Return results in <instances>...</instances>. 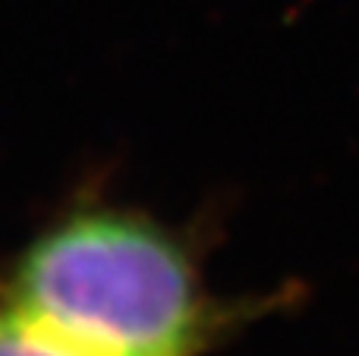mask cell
<instances>
[{"instance_id": "obj_2", "label": "cell", "mask_w": 359, "mask_h": 356, "mask_svg": "<svg viewBox=\"0 0 359 356\" xmlns=\"http://www.w3.org/2000/svg\"><path fill=\"white\" fill-rule=\"evenodd\" d=\"M0 356H86L0 300Z\"/></svg>"}, {"instance_id": "obj_1", "label": "cell", "mask_w": 359, "mask_h": 356, "mask_svg": "<svg viewBox=\"0 0 359 356\" xmlns=\"http://www.w3.org/2000/svg\"><path fill=\"white\" fill-rule=\"evenodd\" d=\"M0 300L86 356H205L246 315L205 290L177 231L101 202L44 224L4 271Z\"/></svg>"}]
</instances>
